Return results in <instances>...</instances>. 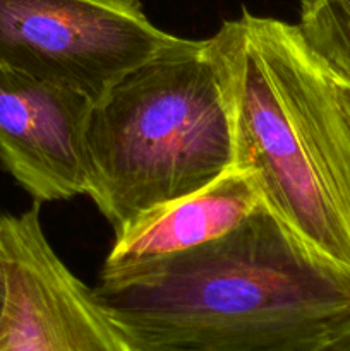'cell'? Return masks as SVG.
I'll list each match as a JSON object with an SVG mask.
<instances>
[{
	"label": "cell",
	"mask_w": 350,
	"mask_h": 351,
	"mask_svg": "<svg viewBox=\"0 0 350 351\" xmlns=\"http://www.w3.org/2000/svg\"><path fill=\"white\" fill-rule=\"evenodd\" d=\"M93 295L136 351H309L350 322V267L264 202L198 249L100 273Z\"/></svg>",
	"instance_id": "1"
},
{
	"label": "cell",
	"mask_w": 350,
	"mask_h": 351,
	"mask_svg": "<svg viewBox=\"0 0 350 351\" xmlns=\"http://www.w3.org/2000/svg\"><path fill=\"white\" fill-rule=\"evenodd\" d=\"M229 40L235 163L301 239L350 267V110L295 24L242 9Z\"/></svg>",
	"instance_id": "2"
},
{
	"label": "cell",
	"mask_w": 350,
	"mask_h": 351,
	"mask_svg": "<svg viewBox=\"0 0 350 351\" xmlns=\"http://www.w3.org/2000/svg\"><path fill=\"white\" fill-rule=\"evenodd\" d=\"M84 160L86 195L113 235L230 170L235 113L225 27L202 40L177 36L91 103Z\"/></svg>",
	"instance_id": "3"
},
{
	"label": "cell",
	"mask_w": 350,
	"mask_h": 351,
	"mask_svg": "<svg viewBox=\"0 0 350 351\" xmlns=\"http://www.w3.org/2000/svg\"><path fill=\"white\" fill-rule=\"evenodd\" d=\"M175 38L141 0H0V64L91 103Z\"/></svg>",
	"instance_id": "4"
},
{
	"label": "cell",
	"mask_w": 350,
	"mask_h": 351,
	"mask_svg": "<svg viewBox=\"0 0 350 351\" xmlns=\"http://www.w3.org/2000/svg\"><path fill=\"white\" fill-rule=\"evenodd\" d=\"M40 206L0 216L7 297L0 351H136L45 237Z\"/></svg>",
	"instance_id": "5"
},
{
	"label": "cell",
	"mask_w": 350,
	"mask_h": 351,
	"mask_svg": "<svg viewBox=\"0 0 350 351\" xmlns=\"http://www.w3.org/2000/svg\"><path fill=\"white\" fill-rule=\"evenodd\" d=\"M89 106L78 93L0 64V163L38 204L88 194Z\"/></svg>",
	"instance_id": "6"
},
{
	"label": "cell",
	"mask_w": 350,
	"mask_h": 351,
	"mask_svg": "<svg viewBox=\"0 0 350 351\" xmlns=\"http://www.w3.org/2000/svg\"><path fill=\"white\" fill-rule=\"evenodd\" d=\"M263 194L253 173L232 167L199 191L150 209L115 233L102 273L129 269L198 249L246 221Z\"/></svg>",
	"instance_id": "7"
},
{
	"label": "cell",
	"mask_w": 350,
	"mask_h": 351,
	"mask_svg": "<svg viewBox=\"0 0 350 351\" xmlns=\"http://www.w3.org/2000/svg\"><path fill=\"white\" fill-rule=\"evenodd\" d=\"M295 26L323 67L350 82V0H301Z\"/></svg>",
	"instance_id": "8"
},
{
	"label": "cell",
	"mask_w": 350,
	"mask_h": 351,
	"mask_svg": "<svg viewBox=\"0 0 350 351\" xmlns=\"http://www.w3.org/2000/svg\"><path fill=\"white\" fill-rule=\"evenodd\" d=\"M309 351H350V322Z\"/></svg>",
	"instance_id": "9"
},
{
	"label": "cell",
	"mask_w": 350,
	"mask_h": 351,
	"mask_svg": "<svg viewBox=\"0 0 350 351\" xmlns=\"http://www.w3.org/2000/svg\"><path fill=\"white\" fill-rule=\"evenodd\" d=\"M7 297V271H5V250L2 240V223H0V319H2L3 305Z\"/></svg>",
	"instance_id": "10"
},
{
	"label": "cell",
	"mask_w": 350,
	"mask_h": 351,
	"mask_svg": "<svg viewBox=\"0 0 350 351\" xmlns=\"http://www.w3.org/2000/svg\"><path fill=\"white\" fill-rule=\"evenodd\" d=\"M333 77H335V75H333ZM335 81H336V86H338L340 95H342L343 101H345L347 108L350 110V82L340 81V79H336V77H335Z\"/></svg>",
	"instance_id": "11"
}]
</instances>
